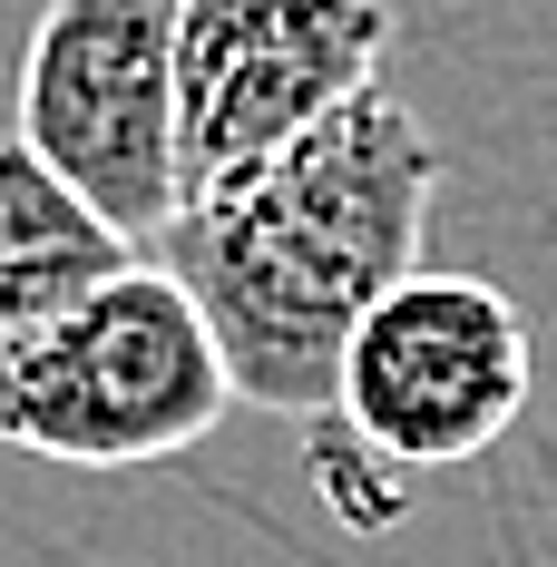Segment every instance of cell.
Segmentation results:
<instances>
[{
    "label": "cell",
    "mask_w": 557,
    "mask_h": 567,
    "mask_svg": "<svg viewBox=\"0 0 557 567\" xmlns=\"http://www.w3.org/2000/svg\"><path fill=\"white\" fill-rule=\"evenodd\" d=\"M431 196L441 147L391 89H362L275 157L176 196V216L157 226V265L196 303L225 392L323 421L352 323L401 275H421Z\"/></svg>",
    "instance_id": "obj_1"
},
{
    "label": "cell",
    "mask_w": 557,
    "mask_h": 567,
    "mask_svg": "<svg viewBox=\"0 0 557 567\" xmlns=\"http://www.w3.org/2000/svg\"><path fill=\"white\" fill-rule=\"evenodd\" d=\"M225 411L235 392L196 303L157 255H137L0 382V441L59 470H147L196 451Z\"/></svg>",
    "instance_id": "obj_2"
},
{
    "label": "cell",
    "mask_w": 557,
    "mask_h": 567,
    "mask_svg": "<svg viewBox=\"0 0 557 567\" xmlns=\"http://www.w3.org/2000/svg\"><path fill=\"white\" fill-rule=\"evenodd\" d=\"M10 137L147 255L176 216V0H50L20 50Z\"/></svg>",
    "instance_id": "obj_3"
},
{
    "label": "cell",
    "mask_w": 557,
    "mask_h": 567,
    "mask_svg": "<svg viewBox=\"0 0 557 567\" xmlns=\"http://www.w3.org/2000/svg\"><path fill=\"white\" fill-rule=\"evenodd\" d=\"M538 392V352H528V313L508 303L489 275H401L352 323L333 372V421L342 441L401 470V480H431L460 470L499 441L508 421Z\"/></svg>",
    "instance_id": "obj_4"
},
{
    "label": "cell",
    "mask_w": 557,
    "mask_h": 567,
    "mask_svg": "<svg viewBox=\"0 0 557 567\" xmlns=\"http://www.w3.org/2000/svg\"><path fill=\"white\" fill-rule=\"evenodd\" d=\"M391 0H176V196L382 89Z\"/></svg>",
    "instance_id": "obj_5"
},
{
    "label": "cell",
    "mask_w": 557,
    "mask_h": 567,
    "mask_svg": "<svg viewBox=\"0 0 557 567\" xmlns=\"http://www.w3.org/2000/svg\"><path fill=\"white\" fill-rule=\"evenodd\" d=\"M127 265L137 245L99 226L20 137H0V382Z\"/></svg>",
    "instance_id": "obj_6"
},
{
    "label": "cell",
    "mask_w": 557,
    "mask_h": 567,
    "mask_svg": "<svg viewBox=\"0 0 557 567\" xmlns=\"http://www.w3.org/2000/svg\"><path fill=\"white\" fill-rule=\"evenodd\" d=\"M313 480H323V499H333L352 528H391V518L411 509V480H401V470H382L362 441H342L333 421L313 431Z\"/></svg>",
    "instance_id": "obj_7"
}]
</instances>
